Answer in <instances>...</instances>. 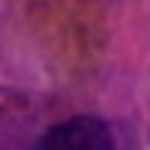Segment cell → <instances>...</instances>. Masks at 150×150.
Returning <instances> with one entry per match:
<instances>
[{
    "instance_id": "6da1fadb",
    "label": "cell",
    "mask_w": 150,
    "mask_h": 150,
    "mask_svg": "<svg viewBox=\"0 0 150 150\" xmlns=\"http://www.w3.org/2000/svg\"><path fill=\"white\" fill-rule=\"evenodd\" d=\"M112 128L102 118L77 115L61 125H51L29 150H112Z\"/></svg>"
}]
</instances>
